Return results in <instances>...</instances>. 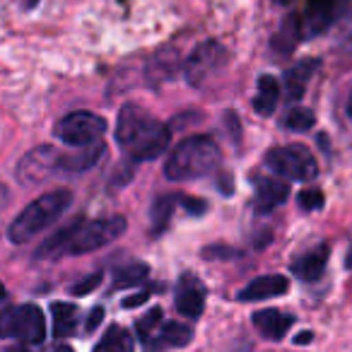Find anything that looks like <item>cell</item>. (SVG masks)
<instances>
[{"mask_svg": "<svg viewBox=\"0 0 352 352\" xmlns=\"http://www.w3.org/2000/svg\"><path fill=\"white\" fill-rule=\"evenodd\" d=\"M116 142L135 162H150L169 147L171 131L142 107L126 104L116 118Z\"/></svg>", "mask_w": 352, "mask_h": 352, "instance_id": "6da1fadb", "label": "cell"}, {"mask_svg": "<svg viewBox=\"0 0 352 352\" xmlns=\"http://www.w3.org/2000/svg\"><path fill=\"white\" fill-rule=\"evenodd\" d=\"M222 152L215 138L210 135H191L171 150L164 164V176L169 182H193L208 176L220 166Z\"/></svg>", "mask_w": 352, "mask_h": 352, "instance_id": "7a4b0ae2", "label": "cell"}, {"mask_svg": "<svg viewBox=\"0 0 352 352\" xmlns=\"http://www.w3.org/2000/svg\"><path fill=\"white\" fill-rule=\"evenodd\" d=\"M70 203H73V193L68 188H56V191L39 196L10 222L8 239L12 244H27L36 234H41L46 227L58 222L65 215V210L70 208Z\"/></svg>", "mask_w": 352, "mask_h": 352, "instance_id": "3957f363", "label": "cell"}, {"mask_svg": "<svg viewBox=\"0 0 352 352\" xmlns=\"http://www.w3.org/2000/svg\"><path fill=\"white\" fill-rule=\"evenodd\" d=\"M126 227H128L126 217H121V215L78 222L65 256H82V254H92V251L104 249V246H109L113 239H118V236L126 232Z\"/></svg>", "mask_w": 352, "mask_h": 352, "instance_id": "277c9868", "label": "cell"}, {"mask_svg": "<svg viewBox=\"0 0 352 352\" xmlns=\"http://www.w3.org/2000/svg\"><path fill=\"white\" fill-rule=\"evenodd\" d=\"M107 121H104L99 113L92 111H73L68 113L65 118H60L56 123V131L54 135L58 138L63 145L68 147H89V145H97L99 140L104 138L107 133Z\"/></svg>", "mask_w": 352, "mask_h": 352, "instance_id": "5b68a950", "label": "cell"}, {"mask_svg": "<svg viewBox=\"0 0 352 352\" xmlns=\"http://www.w3.org/2000/svg\"><path fill=\"white\" fill-rule=\"evenodd\" d=\"M265 166L273 174L283 176V179H292V182H311L318 174L316 160L304 145L273 147L265 155Z\"/></svg>", "mask_w": 352, "mask_h": 352, "instance_id": "8992f818", "label": "cell"}, {"mask_svg": "<svg viewBox=\"0 0 352 352\" xmlns=\"http://www.w3.org/2000/svg\"><path fill=\"white\" fill-rule=\"evenodd\" d=\"M60 152L56 147H36V150L27 152L17 164V179L22 184H39L46 176L54 174L60 166Z\"/></svg>", "mask_w": 352, "mask_h": 352, "instance_id": "52a82bcc", "label": "cell"}, {"mask_svg": "<svg viewBox=\"0 0 352 352\" xmlns=\"http://www.w3.org/2000/svg\"><path fill=\"white\" fill-rule=\"evenodd\" d=\"M227 60V51L215 41H206L191 54L186 63V80L191 85H203L212 73L220 70V65Z\"/></svg>", "mask_w": 352, "mask_h": 352, "instance_id": "ba28073f", "label": "cell"}, {"mask_svg": "<svg viewBox=\"0 0 352 352\" xmlns=\"http://www.w3.org/2000/svg\"><path fill=\"white\" fill-rule=\"evenodd\" d=\"M176 309L182 316L198 318L206 309V287L196 275H184L176 285Z\"/></svg>", "mask_w": 352, "mask_h": 352, "instance_id": "9c48e42d", "label": "cell"}, {"mask_svg": "<svg viewBox=\"0 0 352 352\" xmlns=\"http://www.w3.org/2000/svg\"><path fill=\"white\" fill-rule=\"evenodd\" d=\"M46 336V321L44 314L34 304H22L17 307L15 318V338L22 340L25 345H39Z\"/></svg>", "mask_w": 352, "mask_h": 352, "instance_id": "30bf717a", "label": "cell"}, {"mask_svg": "<svg viewBox=\"0 0 352 352\" xmlns=\"http://www.w3.org/2000/svg\"><path fill=\"white\" fill-rule=\"evenodd\" d=\"M336 0H307L302 17V34L304 36H318L336 22Z\"/></svg>", "mask_w": 352, "mask_h": 352, "instance_id": "8fae6325", "label": "cell"}, {"mask_svg": "<svg viewBox=\"0 0 352 352\" xmlns=\"http://www.w3.org/2000/svg\"><path fill=\"white\" fill-rule=\"evenodd\" d=\"M289 289V280L285 275H261L254 278L239 292V302H261V299L280 297Z\"/></svg>", "mask_w": 352, "mask_h": 352, "instance_id": "7c38bea8", "label": "cell"}, {"mask_svg": "<svg viewBox=\"0 0 352 352\" xmlns=\"http://www.w3.org/2000/svg\"><path fill=\"white\" fill-rule=\"evenodd\" d=\"M328 256H331V249L328 244H318L316 249L307 251L304 256H299L297 261L292 263V273L297 275L299 280L304 283H314L323 275L326 270V263H328Z\"/></svg>", "mask_w": 352, "mask_h": 352, "instance_id": "4fadbf2b", "label": "cell"}, {"mask_svg": "<svg viewBox=\"0 0 352 352\" xmlns=\"http://www.w3.org/2000/svg\"><path fill=\"white\" fill-rule=\"evenodd\" d=\"M292 323H294V316L278 311V309H263V311L254 314L256 331L263 338H270V340H283L289 328H292Z\"/></svg>", "mask_w": 352, "mask_h": 352, "instance_id": "5bb4252c", "label": "cell"}, {"mask_svg": "<svg viewBox=\"0 0 352 352\" xmlns=\"http://www.w3.org/2000/svg\"><path fill=\"white\" fill-rule=\"evenodd\" d=\"M289 196L287 182H278V179H258L256 182V210L270 212L280 208Z\"/></svg>", "mask_w": 352, "mask_h": 352, "instance_id": "9a60e30c", "label": "cell"}, {"mask_svg": "<svg viewBox=\"0 0 352 352\" xmlns=\"http://www.w3.org/2000/svg\"><path fill=\"white\" fill-rule=\"evenodd\" d=\"M155 342L152 345H147L150 350L160 352L162 347H184L191 342L193 338V331L186 326V323H179V321H171V323H164V326L160 328V333H155Z\"/></svg>", "mask_w": 352, "mask_h": 352, "instance_id": "2e32d148", "label": "cell"}, {"mask_svg": "<svg viewBox=\"0 0 352 352\" xmlns=\"http://www.w3.org/2000/svg\"><path fill=\"white\" fill-rule=\"evenodd\" d=\"M278 102H280V82L273 75H261L254 97V111L261 113V116H270L275 111V107H278Z\"/></svg>", "mask_w": 352, "mask_h": 352, "instance_id": "e0dca14e", "label": "cell"}, {"mask_svg": "<svg viewBox=\"0 0 352 352\" xmlns=\"http://www.w3.org/2000/svg\"><path fill=\"white\" fill-rule=\"evenodd\" d=\"M314 70H316V60H302V63H297L294 68H289L287 73H285V89H287L289 102H297V99L302 97L304 89H307L309 78L314 75Z\"/></svg>", "mask_w": 352, "mask_h": 352, "instance_id": "ac0fdd59", "label": "cell"}, {"mask_svg": "<svg viewBox=\"0 0 352 352\" xmlns=\"http://www.w3.org/2000/svg\"><path fill=\"white\" fill-rule=\"evenodd\" d=\"M135 350V340H133V333L123 326H111L99 342L94 345L92 352H133Z\"/></svg>", "mask_w": 352, "mask_h": 352, "instance_id": "d6986e66", "label": "cell"}, {"mask_svg": "<svg viewBox=\"0 0 352 352\" xmlns=\"http://www.w3.org/2000/svg\"><path fill=\"white\" fill-rule=\"evenodd\" d=\"M51 314H54V336L56 338H68L78 328V307L70 302H54L51 304Z\"/></svg>", "mask_w": 352, "mask_h": 352, "instance_id": "ffe728a7", "label": "cell"}, {"mask_svg": "<svg viewBox=\"0 0 352 352\" xmlns=\"http://www.w3.org/2000/svg\"><path fill=\"white\" fill-rule=\"evenodd\" d=\"M179 203V196H160L150 208V220H152V234L160 236L164 234V230L169 227L174 208Z\"/></svg>", "mask_w": 352, "mask_h": 352, "instance_id": "44dd1931", "label": "cell"}, {"mask_svg": "<svg viewBox=\"0 0 352 352\" xmlns=\"http://www.w3.org/2000/svg\"><path fill=\"white\" fill-rule=\"evenodd\" d=\"M102 155H104L102 142H97V145H89V147H80L78 155H63V157H60V169L85 171V169H89V166L97 164Z\"/></svg>", "mask_w": 352, "mask_h": 352, "instance_id": "7402d4cb", "label": "cell"}, {"mask_svg": "<svg viewBox=\"0 0 352 352\" xmlns=\"http://www.w3.org/2000/svg\"><path fill=\"white\" fill-rule=\"evenodd\" d=\"M147 275H150L147 263H140V261H135V263H128V265H123V268H118L116 273H113V289L135 287V285L145 283Z\"/></svg>", "mask_w": 352, "mask_h": 352, "instance_id": "603a6c76", "label": "cell"}, {"mask_svg": "<svg viewBox=\"0 0 352 352\" xmlns=\"http://www.w3.org/2000/svg\"><path fill=\"white\" fill-rule=\"evenodd\" d=\"M285 128L287 131H294V133H304V131H309V128L316 123V116H314V111L311 109H307V107H292L287 111V116H285Z\"/></svg>", "mask_w": 352, "mask_h": 352, "instance_id": "cb8c5ba5", "label": "cell"}, {"mask_svg": "<svg viewBox=\"0 0 352 352\" xmlns=\"http://www.w3.org/2000/svg\"><path fill=\"white\" fill-rule=\"evenodd\" d=\"M162 314H164V311H162L160 307H155V309H152V311H147L145 316H142L140 321L135 323V336L140 338V340L145 342V345H147V342H150V338L157 333V328H160V323H162Z\"/></svg>", "mask_w": 352, "mask_h": 352, "instance_id": "d4e9b609", "label": "cell"}, {"mask_svg": "<svg viewBox=\"0 0 352 352\" xmlns=\"http://www.w3.org/2000/svg\"><path fill=\"white\" fill-rule=\"evenodd\" d=\"M299 201V208L307 212H314V210H321L323 208V193L318 188H304L302 193L297 196Z\"/></svg>", "mask_w": 352, "mask_h": 352, "instance_id": "484cf974", "label": "cell"}, {"mask_svg": "<svg viewBox=\"0 0 352 352\" xmlns=\"http://www.w3.org/2000/svg\"><path fill=\"white\" fill-rule=\"evenodd\" d=\"M15 318L17 307L0 309V338H15Z\"/></svg>", "mask_w": 352, "mask_h": 352, "instance_id": "4316f807", "label": "cell"}, {"mask_svg": "<svg viewBox=\"0 0 352 352\" xmlns=\"http://www.w3.org/2000/svg\"><path fill=\"white\" fill-rule=\"evenodd\" d=\"M102 283V273H94V275H87V278L82 280V283H78V285H73V289L70 292L73 294H78V297H85L87 292H92L97 285Z\"/></svg>", "mask_w": 352, "mask_h": 352, "instance_id": "83f0119b", "label": "cell"}, {"mask_svg": "<svg viewBox=\"0 0 352 352\" xmlns=\"http://www.w3.org/2000/svg\"><path fill=\"white\" fill-rule=\"evenodd\" d=\"M182 206L186 208L188 212H193V215H203V212L208 210V203L201 201V198H182Z\"/></svg>", "mask_w": 352, "mask_h": 352, "instance_id": "f1b7e54d", "label": "cell"}, {"mask_svg": "<svg viewBox=\"0 0 352 352\" xmlns=\"http://www.w3.org/2000/svg\"><path fill=\"white\" fill-rule=\"evenodd\" d=\"M102 318H104V309H102V307L92 309V311H89V318H87V323H85V328H87V331L92 333L94 328H97L99 323H102Z\"/></svg>", "mask_w": 352, "mask_h": 352, "instance_id": "f546056e", "label": "cell"}, {"mask_svg": "<svg viewBox=\"0 0 352 352\" xmlns=\"http://www.w3.org/2000/svg\"><path fill=\"white\" fill-rule=\"evenodd\" d=\"M150 294H152V289H142V292H138L135 297L126 299V302H123V307H126V309H131V307H138V304L147 302V297H150Z\"/></svg>", "mask_w": 352, "mask_h": 352, "instance_id": "4dcf8cb0", "label": "cell"}, {"mask_svg": "<svg viewBox=\"0 0 352 352\" xmlns=\"http://www.w3.org/2000/svg\"><path fill=\"white\" fill-rule=\"evenodd\" d=\"M8 198H10V193H8V188H6V186H0V208L6 206Z\"/></svg>", "mask_w": 352, "mask_h": 352, "instance_id": "1f68e13d", "label": "cell"}, {"mask_svg": "<svg viewBox=\"0 0 352 352\" xmlns=\"http://www.w3.org/2000/svg\"><path fill=\"white\" fill-rule=\"evenodd\" d=\"M311 340V331H304V333H299V338H294V342H309Z\"/></svg>", "mask_w": 352, "mask_h": 352, "instance_id": "d6a6232c", "label": "cell"}, {"mask_svg": "<svg viewBox=\"0 0 352 352\" xmlns=\"http://www.w3.org/2000/svg\"><path fill=\"white\" fill-rule=\"evenodd\" d=\"M49 352H75L73 347H68V345H56V347H51Z\"/></svg>", "mask_w": 352, "mask_h": 352, "instance_id": "836d02e7", "label": "cell"}, {"mask_svg": "<svg viewBox=\"0 0 352 352\" xmlns=\"http://www.w3.org/2000/svg\"><path fill=\"white\" fill-rule=\"evenodd\" d=\"M345 265H347V270H352V246H350V251H347V261H345Z\"/></svg>", "mask_w": 352, "mask_h": 352, "instance_id": "e575fe53", "label": "cell"}, {"mask_svg": "<svg viewBox=\"0 0 352 352\" xmlns=\"http://www.w3.org/2000/svg\"><path fill=\"white\" fill-rule=\"evenodd\" d=\"M347 116H350V121H352V92H350V99H347Z\"/></svg>", "mask_w": 352, "mask_h": 352, "instance_id": "d590c367", "label": "cell"}, {"mask_svg": "<svg viewBox=\"0 0 352 352\" xmlns=\"http://www.w3.org/2000/svg\"><path fill=\"white\" fill-rule=\"evenodd\" d=\"M6 352H30L27 347H12V350H6Z\"/></svg>", "mask_w": 352, "mask_h": 352, "instance_id": "8d00e7d4", "label": "cell"}, {"mask_svg": "<svg viewBox=\"0 0 352 352\" xmlns=\"http://www.w3.org/2000/svg\"><path fill=\"white\" fill-rule=\"evenodd\" d=\"M275 3H278V6H289L292 0H275Z\"/></svg>", "mask_w": 352, "mask_h": 352, "instance_id": "74e56055", "label": "cell"}, {"mask_svg": "<svg viewBox=\"0 0 352 352\" xmlns=\"http://www.w3.org/2000/svg\"><path fill=\"white\" fill-rule=\"evenodd\" d=\"M6 297V287H3V285H0V299Z\"/></svg>", "mask_w": 352, "mask_h": 352, "instance_id": "f35d334b", "label": "cell"}]
</instances>
